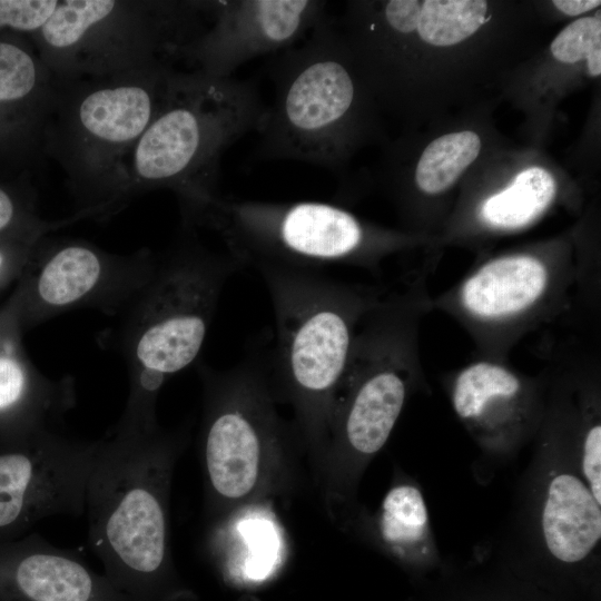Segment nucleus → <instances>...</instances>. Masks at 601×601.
<instances>
[{"label": "nucleus", "instance_id": "nucleus-12", "mask_svg": "<svg viewBox=\"0 0 601 601\" xmlns=\"http://www.w3.org/2000/svg\"><path fill=\"white\" fill-rule=\"evenodd\" d=\"M533 442L512 532L501 545L516 558L534 556L564 569L595 562L601 551V503L581 474L569 411L546 401Z\"/></svg>", "mask_w": 601, "mask_h": 601}, {"label": "nucleus", "instance_id": "nucleus-27", "mask_svg": "<svg viewBox=\"0 0 601 601\" xmlns=\"http://www.w3.org/2000/svg\"><path fill=\"white\" fill-rule=\"evenodd\" d=\"M556 9L569 16H578L595 9L601 4L599 0H554Z\"/></svg>", "mask_w": 601, "mask_h": 601}, {"label": "nucleus", "instance_id": "nucleus-10", "mask_svg": "<svg viewBox=\"0 0 601 601\" xmlns=\"http://www.w3.org/2000/svg\"><path fill=\"white\" fill-rule=\"evenodd\" d=\"M198 370L207 509L219 518L272 487L293 434L275 407L268 354H249L224 371L205 365Z\"/></svg>", "mask_w": 601, "mask_h": 601}, {"label": "nucleus", "instance_id": "nucleus-11", "mask_svg": "<svg viewBox=\"0 0 601 601\" xmlns=\"http://www.w3.org/2000/svg\"><path fill=\"white\" fill-rule=\"evenodd\" d=\"M578 263L562 244L501 254L432 297L467 333L481 357L509 362L529 333L573 306Z\"/></svg>", "mask_w": 601, "mask_h": 601}, {"label": "nucleus", "instance_id": "nucleus-30", "mask_svg": "<svg viewBox=\"0 0 601 601\" xmlns=\"http://www.w3.org/2000/svg\"><path fill=\"white\" fill-rule=\"evenodd\" d=\"M2 263H3V257H2V254L0 253V270H1V267H2Z\"/></svg>", "mask_w": 601, "mask_h": 601}, {"label": "nucleus", "instance_id": "nucleus-20", "mask_svg": "<svg viewBox=\"0 0 601 601\" xmlns=\"http://www.w3.org/2000/svg\"><path fill=\"white\" fill-rule=\"evenodd\" d=\"M487 9L482 0H391L376 13L365 10L394 32H416L430 45L447 47L471 37L485 22Z\"/></svg>", "mask_w": 601, "mask_h": 601}, {"label": "nucleus", "instance_id": "nucleus-5", "mask_svg": "<svg viewBox=\"0 0 601 601\" xmlns=\"http://www.w3.org/2000/svg\"><path fill=\"white\" fill-rule=\"evenodd\" d=\"M266 106L256 85L175 69L156 116L124 165L121 205L170 189L179 205L216 194L224 151L257 131Z\"/></svg>", "mask_w": 601, "mask_h": 601}, {"label": "nucleus", "instance_id": "nucleus-26", "mask_svg": "<svg viewBox=\"0 0 601 601\" xmlns=\"http://www.w3.org/2000/svg\"><path fill=\"white\" fill-rule=\"evenodd\" d=\"M59 0H0V30L36 35L49 20Z\"/></svg>", "mask_w": 601, "mask_h": 601}, {"label": "nucleus", "instance_id": "nucleus-16", "mask_svg": "<svg viewBox=\"0 0 601 601\" xmlns=\"http://www.w3.org/2000/svg\"><path fill=\"white\" fill-rule=\"evenodd\" d=\"M156 255L107 253L83 240H48L37 265L31 293L37 316L92 307L118 315L152 274Z\"/></svg>", "mask_w": 601, "mask_h": 601}, {"label": "nucleus", "instance_id": "nucleus-18", "mask_svg": "<svg viewBox=\"0 0 601 601\" xmlns=\"http://www.w3.org/2000/svg\"><path fill=\"white\" fill-rule=\"evenodd\" d=\"M75 404L71 380H50L28 368L16 356L12 341L0 351V443L53 431Z\"/></svg>", "mask_w": 601, "mask_h": 601}, {"label": "nucleus", "instance_id": "nucleus-9", "mask_svg": "<svg viewBox=\"0 0 601 601\" xmlns=\"http://www.w3.org/2000/svg\"><path fill=\"white\" fill-rule=\"evenodd\" d=\"M207 23L206 1L59 0L35 38L58 78H108L174 66Z\"/></svg>", "mask_w": 601, "mask_h": 601}, {"label": "nucleus", "instance_id": "nucleus-28", "mask_svg": "<svg viewBox=\"0 0 601 601\" xmlns=\"http://www.w3.org/2000/svg\"><path fill=\"white\" fill-rule=\"evenodd\" d=\"M16 216V206L10 195L0 188V231L11 225Z\"/></svg>", "mask_w": 601, "mask_h": 601}, {"label": "nucleus", "instance_id": "nucleus-19", "mask_svg": "<svg viewBox=\"0 0 601 601\" xmlns=\"http://www.w3.org/2000/svg\"><path fill=\"white\" fill-rule=\"evenodd\" d=\"M374 542L400 563L424 569L440 562L425 497L418 483L396 473L376 514L365 522Z\"/></svg>", "mask_w": 601, "mask_h": 601}, {"label": "nucleus", "instance_id": "nucleus-15", "mask_svg": "<svg viewBox=\"0 0 601 601\" xmlns=\"http://www.w3.org/2000/svg\"><path fill=\"white\" fill-rule=\"evenodd\" d=\"M208 23L177 61L214 78L233 77L243 63L276 55L303 41L327 14L319 0L206 1Z\"/></svg>", "mask_w": 601, "mask_h": 601}, {"label": "nucleus", "instance_id": "nucleus-25", "mask_svg": "<svg viewBox=\"0 0 601 601\" xmlns=\"http://www.w3.org/2000/svg\"><path fill=\"white\" fill-rule=\"evenodd\" d=\"M553 57L564 63L585 60L591 76L601 73V20L600 12L584 17L566 26L552 41Z\"/></svg>", "mask_w": 601, "mask_h": 601}, {"label": "nucleus", "instance_id": "nucleus-17", "mask_svg": "<svg viewBox=\"0 0 601 601\" xmlns=\"http://www.w3.org/2000/svg\"><path fill=\"white\" fill-rule=\"evenodd\" d=\"M0 601H130L75 551L39 534L0 541Z\"/></svg>", "mask_w": 601, "mask_h": 601}, {"label": "nucleus", "instance_id": "nucleus-14", "mask_svg": "<svg viewBox=\"0 0 601 601\" xmlns=\"http://www.w3.org/2000/svg\"><path fill=\"white\" fill-rule=\"evenodd\" d=\"M452 408L481 452L480 470L515 459L539 430L544 380L479 356L445 376ZM479 471V473L481 472Z\"/></svg>", "mask_w": 601, "mask_h": 601}, {"label": "nucleus", "instance_id": "nucleus-29", "mask_svg": "<svg viewBox=\"0 0 601 601\" xmlns=\"http://www.w3.org/2000/svg\"><path fill=\"white\" fill-rule=\"evenodd\" d=\"M239 601H257L250 597H245V598H242Z\"/></svg>", "mask_w": 601, "mask_h": 601}, {"label": "nucleus", "instance_id": "nucleus-4", "mask_svg": "<svg viewBox=\"0 0 601 601\" xmlns=\"http://www.w3.org/2000/svg\"><path fill=\"white\" fill-rule=\"evenodd\" d=\"M258 272L275 315V346L268 355L275 395L292 404L297 435L322 455L357 326L388 288L341 282L318 272Z\"/></svg>", "mask_w": 601, "mask_h": 601}, {"label": "nucleus", "instance_id": "nucleus-2", "mask_svg": "<svg viewBox=\"0 0 601 601\" xmlns=\"http://www.w3.org/2000/svg\"><path fill=\"white\" fill-rule=\"evenodd\" d=\"M427 270L390 289L362 317L337 390L323 452L329 491L345 503L374 456L388 441L417 391L428 388L418 346L423 317L432 308Z\"/></svg>", "mask_w": 601, "mask_h": 601}, {"label": "nucleus", "instance_id": "nucleus-8", "mask_svg": "<svg viewBox=\"0 0 601 601\" xmlns=\"http://www.w3.org/2000/svg\"><path fill=\"white\" fill-rule=\"evenodd\" d=\"M274 99L257 129L256 158L336 170L361 134L357 67L329 16L299 45L272 56Z\"/></svg>", "mask_w": 601, "mask_h": 601}, {"label": "nucleus", "instance_id": "nucleus-24", "mask_svg": "<svg viewBox=\"0 0 601 601\" xmlns=\"http://www.w3.org/2000/svg\"><path fill=\"white\" fill-rule=\"evenodd\" d=\"M239 529L245 541L239 578L246 582L264 581L279 562V540L274 524L255 516L245 519Z\"/></svg>", "mask_w": 601, "mask_h": 601}, {"label": "nucleus", "instance_id": "nucleus-6", "mask_svg": "<svg viewBox=\"0 0 601 601\" xmlns=\"http://www.w3.org/2000/svg\"><path fill=\"white\" fill-rule=\"evenodd\" d=\"M187 228L214 233L242 267L318 272L329 266L377 270L411 238L363 223L337 205L235 200L217 194L180 206Z\"/></svg>", "mask_w": 601, "mask_h": 601}, {"label": "nucleus", "instance_id": "nucleus-3", "mask_svg": "<svg viewBox=\"0 0 601 601\" xmlns=\"http://www.w3.org/2000/svg\"><path fill=\"white\" fill-rule=\"evenodd\" d=\"M242 266L226 252L191 238L156 255L151 276L119 313V346L129 372V395L111 435L159 430L156 402L174 375L196 362L224 286Z\"/></svg>", "mask_w": 601, "mask_h": 601}, {"label": "nucleus", "instance_id": "nucleus-23", "mask_svg": "<svg viewBox=\"0 0 601 601\" xmlns=\"http://www.w3.org/2000/svg\"><path fill=\"white\" fill-rule=\"evenodd\" d=\"M480 149V137L471 130L434 139L417 161L414 174L417 189L430 196L446 191L476 159Z\"/></svg>", "mask_w": 601, "mask_h": 601}, {"label": "nucleus", "instance_id": "nucleus-7", "mask_svg": "<svg viewBox=\"0 0 601 601\" xmlns=\"http://www.w3.org/2000/svg\"><path fill=\"white\" fill-rule=\"evenodd\" d=\"M174 66L108 78L60 79L45 152L65 170L80 210L121 206L125 160L164 100Z\"/></svg>", "mask_w": 601, "mask_h": 601}, {"label": "nucleus", "instance_id": "nucleus-1", "mask_svg": "<svg viewBox=\"0 0 601 601\" xmlns=\"http://www.w3.org/2000/svg\"><path fill=\"white\" fill-rule=\"evenodd\" d=\"M184 432L108 435L86 496L88 542L106 578L130 601H194L169 539V492Z\"/></svg>", "mask_w": 601, "mask_h": 601}, {"label": "nucleus", "instance_id": "nucleus-13", "mask_svg": "<svg viewBox=\"0 0 601 601\" xmlns=\"http://www.w3.org/2000/svg\"><path fill=\"white\" fill-rule=\"evenodd\" d=\"M99 449L100 441L55 431L0 443V541L18 539L52 515L83 514Z\"/></svg>", "mask_w": 601, "mask_h": 601}, {"label": "nucleus", "instance_id": "nucleus-21", "mask_svg": "<svg viewBox=\"0 0 601 601\" xmlns=\"http://www.w3.org/2000/svg\"><path fill=\"white\" fill-rule=\"evenodd\" d=\"M555 195L553 177L541 167H530L521 171L510 186L482 200L476 209V219L487 230H518L540 218Z\"/></svg>", "mask_w": 601, "mask_h": 601}, {"label": "nucleus", "instance_id": "nucleus-22", "mask_svg": "<svg viewBox=\"0 0 601 601\" xmlns=\"http://www.w3.org/2000/svg\"><path fill=\"white\" fill-rule=\"evenodd\" d=\"M58 78L31 51L0 41V107L43 110L56 97Z\"/></svg>", "mask_w": 601, "mask_h": 601}]
</instances>
